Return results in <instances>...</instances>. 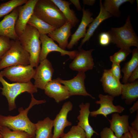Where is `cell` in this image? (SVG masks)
I'll list each match as a JSON object with an SVG mask.
<instances>
[{
    "label": "cell",
    "mask_w": 138,
    "mask_h": 138,
    "mask_svg": "<svg viewBox=\"0 0 138 138\" xmlns=\"http://www.w3.org/2000/svg\"><path fill=\"white\" fill-rule=\"evenodd\" d=\"M31 100L28 107L24 109L21 107L18 109L19 113L15 116H6L0 114V124L7 127L13 131H21L28 134L33 138L35 137V124L31 122L28 116L29 110L34 105L45 103L44 100H38L31 94Z\"/></svg>",
    "instance_id": "1"
},
{
    "label": "cell",
    "mask_w": 138,
    "mask_h": 138,
    "mask_svg": "<svg viewBox=\"0 0 138 138\" xmlns=\"http://www.w3.org/2000/svg\"><path fill=\"white\" fill-rule=\"evenodd\" d=\"M33 14L56 28H60L67 21L62 12L51 0H38Z\"/></svg>",
    "instance_id": "2"
},
{
    "label": "cell",
    "mask_w": 138,
    "mask_h": 138,
    "mask_svg": "<svg viewBox=\"0 0 138 138\" xmlns=\"http://www.w3.org/2000/svg\"><path fill=\"white\" fill-rule=\"evenodd\" d=\"M40 34L35 28L27 24L18 39L23 48L29 54L30 65L36 67L39 63L41 44Z\"/></svg>",
    "instance_id": "3"
},
{
    "label": "cell",
    "mask_w": 138,
    "mask_h": 138,
    "mask_svg": "<svg viewBox=\"0 0 138 138\" xmlns=\"http://www.w3.org/2000/svg\"><path fill=\"white\" fill-rule=\"evenodd\" d=\"M129 15L125 23L119 28H112L108 32L111 38V43L118 48H130L132 46L138 48V37L134 29Z\"/></svg>",
    "instance_id": "4"
},
{
    "label": "cell",
    "mask_w": 138,
    "mask_h": 138,
    "mask_svg": "<svg viewBox=\"0 0 138 138\" xmlns=\"http://www.w3.org/2000/svg\"><path fill=\"white\" fill-rule=\"evenodd\" d=\"M0 82L3 86V88L0 87L2 90L1 94L7 100L9 111L16 108L15 100L18 95L25 92L31 94L38 91L37 88L31 82L25 83H9L0 75Z\"/></svg>",
    "instance_id": "5"
},
{
    "label": "cell",
    "mask_w": 138,
    "mask_h": 138,
    "mask_svg": "<svg viewBox=\"0 0 138 138\" xmlns=\"http://www.w3.org/2000/svg\"><path fill=\"white\" fill-rule=\"evenodd\" d=\"M30 56L21 46L19 39L12 40L11 46L0 61V70L19 65H30Z\"/></svg>",
    "instance_id": "6"
},
{
    "label": "cell",
    "mask_w": 138,
    "mask_h": 138,
    "mask_svg": "<svg viewBox=\"0 0 138 138\" xmlns=\"http://www.w3.org/2000/svg\"><path fill=\"white\" fill-rule=\"evenodd\" d=\"M35 69L30 65H19L7 67L0 72V75L12 82L25 83L34 78Z\"/></svg>",
    "instance_id": "7"
},
{
    "label": "cell",
    "mask_w": 138,
    "mask_h": 138,
    "mask_svg": "<svg viewBox=\"0 0 138 138\" xmlns=\"http://www.w3.org/2000/svg\"><path fill=\"white\" fill-rule=\"evenodd\" d=\"M98 97L99 100L95 102L100 105V107L97 110L90 112L91 117H96L98 115H102L107 118V116L109 114L114 113H120L124 110V108L122 106L114 105L113 101L114 97L109 95H105L101 94H100Z\"/></svg>",
    "instance_id": "8"
},
{
    "label": "cell",
    "mask_w": 138,
    "mask_h": 138,
    "mask_svg": "<svg viewBox=\"0 0 138 138\" xmlns=\"http://www.w3.org/2000/svg\"><path fill=\"white\" fill-rule=\"evenodd\" d=\"M40 39L42 47L39 57V63L46 59L48 54L52 52H59L62 56L67 55L71 59H74L77 54V51H70L62 49L47 34H40Z\"/></svg>",
    "instance_id": "9"
},
{
    "label": "cell",
    "mask_w": 138,
    "mask_h": 138,
    "mask_svg": "<svg viewBox=\"0 0 138 138\" xmlns=\"http://www.w3.org/2000/svg\"><path fill=\"white\" fill-rule=\"evenodd\" d=\"M86 75L84 72H79L73 78L67 80H63L60 78L56 79L61 84L64 85L67 89L70 96L75 95L89 96L93 99L95 98L86 91L85 85V80Z\"/></svg>",
    "instance_id": "10"
},
{
    "label": "cell",
    "mask_w": 138,
    "mask_h": 138,
    "mask_svg": "<svg viewBox=\"0 0 138 138\" xmlns=\"http://www.w3.org/2000/svg\"><path fill=\"white\" fill-rule=\"evenodd\" d=\"M94 49L85 50L79 49L73 61L70 64V68L73 71L85 72L93 69L94 65L92 53Z\"/></svg>",
    "instance_id": "11"
},
{
    "label": "cell",
    "mask_w": 138,
    "mask_h": 138,
    "mask_svg": "<svg viewBox=\"0 0 138 138\" xmlns=\"http://www.w3.org/2000/svg\"><path fill=\"white\" fill-rule=\"evenodd\" d=\"M40 63L35 69L34 85L37 88L44 90L47 84L52 80L54 69L51 63L47 59Z\"/></svg>",
    "instance_id": "12"
},
{
    "label": "cell",
    "mask_w": 138,
    "mask_h": 138,
    "mask_svg": "<svg viewBox=\"0 0 138 138\" xmlns=\"http://www.w3.org/2000/svg\"><path fill=\"white\" fill-rule=\"evenodd\" d=\"M73 104L70 101L65 102L59 113L56 115L53 121L54 127L52 138H60L64 134V130L72 123L67 119V115L69 111L72 110Z\"/></svg>",
    "instance_id": "13"
},
{
    "label": "cell",
    "mask_w": 138,
    "mask_h": 138,
    "mask_svg": "<svg viewBox=\"0 0 138 138\" xmlns=\"http://www.w3.org/2000/svg\"><path fill=\"white\" fill-rule=\"evenodd\" d=\"M38 0H28L25 4L18 7V16L15 25L16 32L18 37L24 31L29 20L33 14Z\"/></svg>",
    "instance_id": "14"
},
{
    "label": "cell",
    "mask_w": 138,
    "mask_h": 138,
    "mask_svg": "<svg viewBox=\"0 0 138 138\" xmlns=\"http://www.w3.org/2000/svg\"><path fill=\"white\" fill-rule=\"evenodd\" d=\"M19 7L5 16L0 21V36H6L14 40L18 39L15 30V25L18 16Z\"/></svg>",
    "instance_id": "15"
},
{
    "label": "cell",
    "mask_w": 138,
    "mask_h": 138,
    "mask_svg": "<svg viewBox=\"0 0 138 138\" xmlns=\"http://www.w3.org/2000/svg\"><path fill=\"white\" fill-rule=\"evenodd\" d=\"M100 81L105 93L114 97L121 95L122 84L114 77L110 69L104 70Z\"/></svg>",
    "instance_id": "16"
},
{
    "label": "cell",
    "mask_w": 138,
    "mask_h": 138,
    "mask_svg": "<svg viewBox=\"0 0 138 138\" xmlns=\"http://www.w3.org/2000/svg\"><path fill=\"white\" fill-rule=\"evenodd\" d=\"M83 16L81 22L76 30L71 35V39L67 47L68 49H72L74 46L76 45L78 41L85 36L87 27L94 20L91 16L93 13L89 9H85L84 7L82 9Z\"/></svg>",
    "instance_id": "17"
},
{
    "label": "cell",
    "mask_w": 138,
    "mask_h": 138,
    "mask_svg": "<svg viewBox=\"0 0 138 138\" xmlns=\"http://www.w3.org/2000/svg\"><path fill=\"white\" fill-rule=\"evenodd\" d=\"M61 84L56 79H52L47 84L44 89L45 94L49 97L53 98L57 103L70 97L67 88Z\"/></svg>",
    "instance_id": "18"
},
{
    "label": "cell",
    "mask_w": 138,
    "mask_h": 138,
    "mask_svg": "<svg viewBox=\"0 0 138 138\" xmlns=\"http://www.w3.org/2000/svg\"><path fill=\"white\" fill-rule=\"evenodd\" d=\"M129 116L124 114L120 116L115 113L112 115L111 119L109 120V128L114 133L118 138H121L125 133L129 131L130 126L129 123Z\"/></svg>",
    "instance_id": "19"
},
{
    "label": "cell",
    "mask_w": 138,
    "mask_h": 138,
    "mask_svg": "<svg viewBox=\"0 0 138 138\" xmlns=\"http://www.w3.org/2000/svg\"><path fill=\"white\" fill-rule=\"evenodd\" d=\"M73 27L71 23L67 21L63 26L55 29L47 35L56 41L61 48L66 50L68 43V39L72 35L71 29Z\"/></svg>",
    "instance_id": "20"
},
{
    "label": "cell",
    "mask_w": 138,
    "mask_h": 138,
    "mask_svg": "<svg viewBox=\"0 0 138 138\" xmlns=\"http://www.w3.org/2000/svg\"><path fill=\"white\" fill-rule=\"evenodd\" d=\"M80 110L79 111V114L77 117L79 121L77 125L80 126L85 131L86 138H91L94 134L99 135L90 125L89 120V117L90 113L89 110L90 103L86 102L85 104L82 102L79 105Z\"/></svg>",
    "instance_id": "21"
},
{
    "label": "cell",
    "mask_w": 138,
    "mask_h": 138,
    "mask_svg": "<svg viewBox=\"0 0 138 138\" xmlns=\"http://www.w3.org/2000/svg\"><path fill=\"white\" fill-rule=\"evenodd\" d=\"M100 10L98 16L93 21L88 25V28L87 30L85 37L81 41L78 49L82 48L84 44L88 41L93 35L94 32L100 24L104 20L111 17V15L107 12L104 8L102 3V1H100Z\"/></svg>",
    "instance_id": "22"
},
{
    "label": "cell",
    "mask_w": 138,
    "mask_h": 138,
    "mask_svg": "<svg viewBox=\"0 0 138 138\" xmlns=\"http://www.w3.org/2000/svg\"><path fill=\"white\" fill-rule=\"evenodd\" d=\"M121 95V98L124 100L127 105L135 102L138 98V81L122 84Z\"/></svg>",
    "instance_id": "23"
},
{
    "label": "cell",
    "mask_w": 138,
    "mask_h": 138,
    "mask_svg": "<svg viewBox=\"0 0 138 138\" xmlns=\"http://www.w3.org/2000/svg\"><path fill=\"white\" fill-rule=\"evenodd\" d=\"M62 12L67 21L75 27L79 20L76 16L75 11L70 8L72 4L69 1L63 0H51Z\"/></svg>",
    "instance_id": "24"
},
{
    "label": "cell",
    "mask_w": 138,
    "mask_h": 138,
    "mask_svg": "<svg viewBox=\"0 0 138 138\" xmlns=\"http://www.w3.org/2000/svg\"><path fill=\"white\" fill-rule=\"evenodd\" d=\"M35 125L36 130L35 138H52L53 120L47 117L43 120L38 121Z\"/></svg>",
    "instance_id": "25"
},
{
    "label": "cell",
    "mask_w": 138,
    "mask_h": 138,
    "mask_svg": "<svg viewBox=\"0 0 138 138\" xmlns=\"http://www.w3.org/2000/svg\"><path fill=\"white\" fill-rule=\"evenodd\" d=\"M132 52L131 58L125 63L121 70L124 75L122 82L124 84L128 83V79L131 73L138 67V48L134 49Z\"/></svg>",
    "instance_id": "26"
},
{
    "label": "cell",
    "mask_w": 138,
    "mask_h": 138,
    "mask_svg": "<svg viewBox=\"0 0 138 138\" xmlns=\"http://www.w3.org/2000/svg\"><path fill=\"white\" fill-rule=\"evenodd\" d=\"M134 1L133 0H105L102 5L105 9L112 16L119 17L121 14L119 10L120 6L127 2L132 4Z\"/></svg>",
    "instance_id": "27"
},
{
    "label": "cell",
    "mask_w": 138,
    "mask_h": 138,
    "mask_svg": "<svg viewBox=\"0 0 138 138\" xmlns=\"http://www.w3.org/2000/svg\"><path fill=\"white\" fill-rule=\"evenodd\" d=\"M27 24L35 28L40 34L47 35L56 29L38 18L33 14Z\"/></svg>",
    "instance_id": "28"
},
{
    "label": "cell",
    "mask_w": 138,
    "mask_h": 138,
    "mask_svg": "<svg viewBox=\"0 0 138 138\" xmlns=\"http://www.w3.org/2000/svg\"><path fill=\"white\" fill-rule=\"evenodd\" d=\"M27 0H10L0 4V18L12 12L17 7L25 4Z\"/></svg>",
    "instance_id": "29"
},
{
    "label": "cell",
    "mask_w": 138,
    "mask_h": 138,
    "mask_svg": "<svg viewBox=\"0 0 138 138\" xmlns=\"http://www.w3.org/2000/svg\"><path fill=\"white\" fill-rule=\"evenodd\" d=\"M1 131L3 138H32L28 134L24 131H12L6 126H2Z\"/></svg>",
    "instance_id": "30"
},
{
    "label": "cell",
    "mask_w": 138,
    "mask_h": 138,
    "mask_svg": "<svg viewBox=\"0 0 138 138\" xmlns=\"http://www.w3.org/2000/svg\"><path fill=\"white\" fill-rule=\"evenodd\" d=\"M132 50L130 48H121L118 51L110 57V61L112 63L120 64V63L125 60L127 56Z\"/></svg>",
    "instance_id": "31"
},
{
    "label": "cell",
    "mask_w": 138,
    "mask_h": 138,
    "mask_svg": "<svg viewBox=\"0 0 138 138\" xmlns=\"http://www.w3.org/2000/svg\"><path fill=\"white\" fill-rule=\"evenodd\" d=\"M61 138H86L84 131L78 125L72 126Z\"/></svg>",
    "instance_id": "32"
},
{
    "label": "cell",
    "mask_w": 138,
    "mask_h": 138,
    "mask_svg": "<svg viewBox=\"0 0 138 138\" xmlns=\"http://www.w3.org/2000/svg\"><path fill=\"white\" fill-rule=\"evenodd\" d=\"M12 40L4 36H0V61L10 48Z\"/></svg>",
    "instance_id": "33"
},
{
    "label": "cell",
    "mask_w": 138,
    "mask_h": 138,
    "mask_svg": "<svg viewBox=\"0 0 138 138\" xmlns=\"http://www.w3.org/2000/svg\"><path fill=\"white\" fill-rule=\"evenodd\" d=\"M99 44L102 46H106L111 43V38L109 33L102 32L99 34Z\"/></svg>",
    "instance_id": "34"
},
{
    "label": "cell",
    "mask_w": 138,
    "mask_h": 138,
    "mask_svg": "<svg viewBox=\"0 0 138 138\" xmlns=\"http://www.w3.org/2000/svg\"><path fill=\"white\" fill-rule=\"evenodd\" d=\"M110 70L114 77L118 80L122 77L120 64L112 63Z\"/></svg>",
    "instance_id": "35"
},
{
    "label": "cell",
    "mask_w": 138,
    "mask_h": 138,
    "mask_svg": "<svg viewBox=\"0 0 138 138\" xmlns=\"http://www.w3.org/2000/svg\"><path fill=\"white\" fill-rule=\"evenodd\" d=\"M100 138H118L109 128H104L100 132Z\"/></svg>",
    "instance_id": "36"
},
{
    "label": "cell",
    "mask_w": 138,
    "mask_h": 138,
    "mask_svg": "<svg viewBox=\"0 0 138 138\" xmlns=\"http://www.w3.org/2000/svg\"><path fill=\"white\" fill-rule=\"evenodd\" d=\"M138 78V67L132 72L128 80V83L133 82Z\"/></svg>",
    "instance_id": "37"
},
{
    "label": "cell",
    "mask_w": 138,
    "mask_h": 138,
    "mask_svg": "<svg viewBox=\"0 0 138 138\" xmlns=\"http://www.w3.org/2000/svg\"><path fill=\"white\" fill-rule=\"evenodd\" d=\"M137 111V112L136 118L131 123V127L133 129L138 131V110Z\"/></svg>",
    "instance_id": "38"
},
{
    "label": "cell",
    "mask_w": 138,
    "mask_h": 138,
    "mask_svg": "<svg viewBox=\"0 0 138 138\" xmlns=\"http://www.w3.org/2000/svg\"><path fill=\"white\" fill-rule=\"evenodd\" d=\"M69 1L72 4H73L74 5L78 10H82V8L79 0H69Z\"/></svg>",
    "instance_id": "39"
},
{
    "label": "cell",
    "mask_w": 138,
    "mask_h": 138,
    "mask_svg": "<svg viewBox=\"0 0 138 138\" xmlns=\"http://www.w3.org/2000/svg\"><path fill=\"white\" fill-rule=\"evenodd\" d=\"M129 131L131 135L132 138H138V131L134 130L130 126Z\"/></svg>",
    "instance_id": "40"
},
{
    "label": "cell",
    "mask_w": 138,
    "mask_h": 138,
    "mask_svg": "<svg viewBox=\"0 0 138 138\" xmlns=\"http://www.w3.org/2000/svg\"><path fill=\"white\" fill-rule=\"evenodd\" d=\"M138 110V101L137 100L134 103L133 106L130 109L131 113H133Z\"/></svg>",
    "instance_id": "41"
},
{
    "label": "cell",
    "mask_w": 138,
    "mask_h": 138,
    "mask_svg": "<svg viewBox=\"0 0 138 138\" xmlns=\"http://www.w3.org/2000/svg\"><path fill=\"white\" fill-rule=\"evenodd\" d=\"M96 0H83V4L88 6H91L95 3Z\"/></svg>",
    "instance_id": "42"
},
{
    "label": "cell",
    "mask_w": 138,
    "mask_h": 138,
    "mask_svg": "<svg viewBox=\"0 0 138 138\" xmlns=\"http://www.w3.org/2000/svg\"><path fill=\"white\" fill-rule=\"evenodd\" d=\"M121 138H132L131 135L129 132H127L125 133L121 137Z\"/></svg>",
    "instance_id": "43"
},
{
    "label": "cell",
    "mask_w": 138,
    "mask_h": 138,
    "mask_svg": "<svg viewBox=\"0 0 138 138\" xmlns=\"http://www.w3.org/2000/svg\"><path fill=\"white\" fill-rule=\"evenodd\" d=\"M1 126H1L0 124V138H3V136L2 135L1 133Z\"/></svg>",
    "instance_id": "44"
},
{
    "label": "cell",
    "mask_w": 138,
    "mask_h": 138,
    "mask_svg": "<svg viewBox=\"0 0 138 138\" xmlns=\"http://www.w3.org/2000/svg\"></svg>",
    "instance_id": "45"
}]
</instances>
